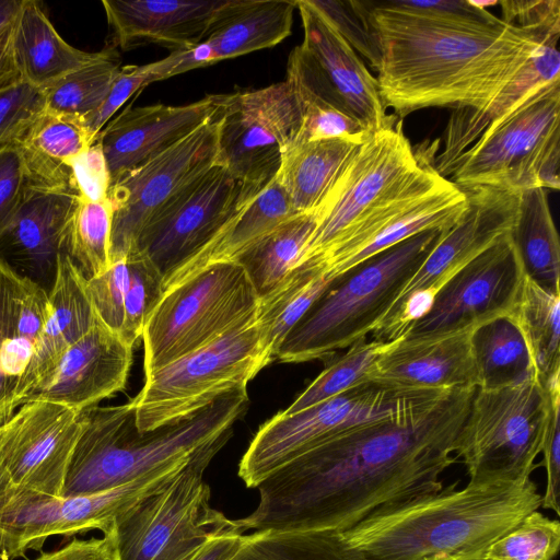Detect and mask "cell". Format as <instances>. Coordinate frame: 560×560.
I'll return each mask as SVG.
<instances>
[{
	"instance_id": "obj_31",
	"label": "cell",
	"mask_w": 560,
	"mask_h": 560,
	"mask_svg": "<svg viewBox=\"0 0 560 560\" xmlns=\"http://www.w3.org/2000/svg\"><path fill=\"white\" fill-rule=\"evenodd\" d=\"M12 49L21 79L39 90L97 60L104 52L80 50L67 43L35 0L21 2L13 22Z\"/></svg>"
},
{
	"instance_id": "obj_51",
	"label": "cell",
	"mask_w": 560,
	"mask_h": 560,
	"mask_svg": "<svg viewBox=\"0 0 560 560\" xmlns=\"http://www.w3.org/2000/svg\"><path fill=\"white\" fill-rule=\"evenodd\" d=\"M147 85L149 83L144 66L120 67L104 102L95 112L83 117V122L94 142L114 114L130 96Z\"/></svg>"
},
{
	"instance_id": "obj_20",
	"label": "cell",
	"mask_w": 560,
	"mask_h": 560,
	"mask_svg": "<svg viewBox=\"0 0 560 560\" xmlns=\"http://www.w3.org/2000/svg\"><path fill=\"white\" fill-rule=\"evenodd\" d=\"M466 207L464 190L440 177L384 207L320 255L304 261L318 264L328 278L335 279L416 234L450 229Z\"/></svg>"
},
{
	"instance_id": "obj_46",
	"label": "cell",
	"mask_w": 560,
	"mask_h": 560,
	"mask_svg": "<svg viewBox=\"0 0 560 560\" xmlns=\"http://www.w3.org/2000/svg\"><path fill=\"white\" fill-rule=\"evenodd\" d=\"M288 80L298 94L302 109L300 130L293 143L341 139L360 145L371 136L357 118Z\"/></svg>"
},
{
	"instance_id": "obj_17",
	"label": "cell",
	"mask_w": 560,
	"mask_h": 560,
	"mask_svg": "<svg viewBox=\"0 0 560 560\" xmlns=\"http://www.w3.org/2000/svg\"><path fill=\"white\" fill-rule=\"evenodd\" d=\"M303 40L290 54L287 78L357 118L370 135L394 125L376 78L311 0H296Z\"/></svg>"
},
{
	"instance_id": "obj_3",
	"label": "cell",
	"mask_w": 560,
	"mask_h": 560,
	"mask_svg": "<svg viewBox=\"0 0 560 560\" xmlns=\"http://www.w3.org/2000/svg\"><path fill=\"white\" fill-rule=\"evenodd\" d=\"M540 505L530 478L462 489L453 482L384 505L339 534L371 560H477Z\"/></svg>"
},
{
	"instance_id": "obj_43",
	"label": "cell",
	"mask_w": 560,
	"mask_h": 560,
	"mask_svg": "<svg viewBox=\"0 0 560 560\" xmlns=\"http://www.w3.org/2000/svg\"><path fill=\"white\" fill-rule=\"evenodd\" d=\"M119 69L116 47L104 48L97 60L42 90L45 108L82 118L92 114L106 98Z\"/></svg>"
},
{
	"instance_id": "obj_33",
	"label": "cell",
	"mask_w": 560,
	"mask_h": 560,
	"mask_svg": "<svg viewBox=\"0 0 560 560\" xmlns=\"http://www.w3.org/2000/svg\"><path fill=\"white\" fill-rule=\"evenodd\" d=\"M15 143L22 152L31 187L77 190L70 161L94 141L82 117L45 108Z\"/></svg>"
},
{
	"instance_id": "obj_25",
	"label": "cell",
	"mask_w": 560,
	"mask_h": 560,
	"mask_svg": "<svg viewBox=\"0 0 560 560\" xmlns=\"http://www.w3.org/2000/svg\"><path fill=\"white\" fill-rule=\"evenodd\" d=\"M80 200L72 188L31 187L0 234V259L20 276L50 290L66 226Z\"/></svg>"
},
{
	"instance_id": "obj_1",
	"label": "cell",
	"mask_w": 560,
	"mask_h": 560,
	"mask_svg": "<svg viewBox=\"0 0 560 560\" xmlns=\"http://www.w3.org/2000/svg\"><path fill=\"white\" fill-rule=\"evenodd\" d=\"M475 389H453L320 442L267 476L238 530L351 528L377 509L441 490Z\"/></svg>"
},
{
	"instance_id": "obj_42",
	"label": "cell",
	"mask_w": 560,
	"mask_h": 560,
	"mask_svg": "<svg viewBox=\"0 0 560 560\" xmlns=\"http://www.w3.org/2000/svg\"><path fill=\"white\" fill-rule=\"evenodd\" d=\"M113 210L108 199L90 201L80 196L63 234L67 254L85 279L100 276L110 266Z\"/></svg>"
},
{
	"instance_id": "obj_24",
	"label": "cell",
	"mask_w": 560,
	"mask_h": 560,
	"mask_svg": "<svg viewBox=\"0 0 560 560\" xmlns=\"http://www.w3.org/2000/svg\"><path fill=\"white\" fill-rule=\"evenodd\" d=\"M49 315L48 292L0 259V423L21 406Z\"/></svg>"
},
{
	"instance_id": "obj_28",
	"label": "cell",
	"mask_w": 560,
	"mask_h": 560,
	"mask_svg": "<svg viewBox=\"0 0 560 560\" xmlns=\"http://www.w3.org/2000/svg\"><path fill=\"white\" fill-rule=\"evenodd\" d=\"M560 33L547 36L516 75L481 109H453L434 168L444 178L453 173L458 158L483 133L493 129L533 93L560 80Z\"/></svg>"
},
{
	"instance_id": "obj_12",
	"label": "cell",
	"mask_w": 560,
	"mask_h": 560,
	"mask_svg": "<svg viewBox=\"0 0 560 560\" xmlns=\"http://www.w3.org/2000/svg\"><path fill=\"white\" fill-rule=\"evenodd\" d=\"M442 393L365 380L299 412H279L258 429L240 460L238 477L247 488H256L271 472L330 436Z\"/></svg>"
},
{
	"instance_id": "obj_21",
	"label": "cell",
	"mask_w": 560,
	"mask_h": 560,
	"mask_svg": "<svg viewBox=\"0 0 560 560\" xmlns=\"http://www.w3.org/2000/svg\"><path fill=\"white\" fill-rule=\"evenodd\" d=\"M462 189L467 197L464 213L444 233L397 302L415 298L430 308L438 291L448 279L512 231L518 214L521 192L490 186Z\"/></svg>"
},
{
	"instance_id": "obj_56",
	"label": "cell",
	"mask_w": 560,
	"mask_h": 560,
	"mask_svg": "<svg viewBox=\"0 0 560 560\" xmlns=\"http://www.w3.org/2000/svg\"><path fill=\"white\" fill-rule=\"evenodd\" d=\"M35 560H116V557L110 539L103 536L73 538L58 549L42 552Z\"/></svg>"
},
{
	"instance_id": "obj_7",
	"label": "cell",
	"mask_w": 560,
	"mask_h": 560,
	"mask_svg": "<svg viewBox=\"0 0 560 560\" xmlns=\"http://www.w3.org/2000/svg\"><path fill=\"white\" fill-rule=\"evenodd\" d=\"M259 303L234 260L209 264L166 288L141 336L145 376L256 318Z\"/></svg>"
},
{
	"instance_id": "obj_29",
	"label": "cell",
	"mask_w": 560,
	"mask_h": 560,
	"mask_svg": "<svg viewBox=\"0 0 560 560\" xmlns=\"http://www.w3.org/2000/svg\"><path fill=\"white\" fill-rule=\"evenodd\" d=\"M86 290L98 319L133 347L165 288L149 257L132 250L113 259L100 276L86 279Z\"/></svg>"
},
{
	"instance_id": "obj_5",
	"label": "cell",
	"mask_w": 560,
	"mask_h": 560,
	"mask_svg": "<svg viewBox=\"0 0 560 560\" xmlns=\"http://www.w3.org/2000/svg\"><path fill=\"white\" fill-rule=\"evenodd\" d=\"M447 230L416 234L335 278L287 335L276 359H326L366 338Z\"/></svg>"
},
{
	"instance_id": "obj_10",
	"label": "cell",
	"mask_w": 560,
	"mask_h": 560,
	"mask_svg": "<svg viewBox=\"0 0 560 560\" xmlns=\"http://www.w3.org/2000/svg\"><path fill=\"white\" fill-rule=\"evenodd\" d=\"M548 412L549 392L536 375L516 385L476 388L454 446L469 482L530 478Z\"/></svg>"
},
{
	"instance_id": "obj_45",
	"label": "cell",
	"mask_w": 560,
	"mask_h": 560,
	"mask_svg": "<svg viewBox=\"0 0 560 560\" xmlns=\"http://www.w3.org/2000/svg\"><path fill=\"white\" fill-rule=\"evenodd\" d=\"M559 546V521L536 510L491 544L477 560H553Z\"/></svg>"
},
{
	"instance_id": "obj_2",
	"label": "cell",
	"mask_w": 560,
	"mask_h": 560,
	"mask_svg": "<svg viewBox=\"0 0 560 560\" xmlns=\"http://www.w3.org/2000/svg\"><path fill=\"white\" fill-rule=\"evenodd\" d=\"M357 1L381 51L378 93L402 119L427 107L481 109L560 28L483 24Z\"/></svg>"
},
{
	"instance_id": "obj_54",
	"label": "cell",
	"mask_w": 560,
	"mask_h": 560,
	"mask_svg": "<svg viewBox=\"0 0 560 560\" xmlns=\"http://www.w3.org/2000/svg\"><path fill=\"white\" fill-rule=\"evenodd\" d=\"M498 4L504 23L530 28H560L559 0H504Z\"/></svg>"
},
{
	"instance_id": "obj_58",
	"label": "cell",
	"mask_w": 560,
	"mask_h": 560,
	"mask_svg": "<svg viewBox=\"0 0 560 560\" xmlns=\"http://www.w3.org/2000/svg\"><path fill=\"white\" fill-rule=\"evenodd\" d=\"M243 535L225 534L208 540L189 560H231L242 545Z\"/></svg>"
},
{
	"instance_id": "obj_38",
	"label": "cell",
	"mask_w": 560,
	"mask_h": 560,
	"mask_svg": "<svg viewBox=\"0 0 560 560\" xmlns=\"http://www.w3.org/2000/svg\"><path fill=\"white\" fill-rule=\"evenodd\" d=\"M332 280L318 264L303 261L294 265L279 285L260 299L257 320L264 349L271 361L290 330Z\"/></svg>"
},
{
	"instance_id": "obj_26",
	"label": "cell",
	"mask_w": 560,
	"mask_h": 560,
	"mask_svg": "<svg viewBox=\"0 0 560 560\" xmlns=\"http://www.w3.org/2000/svg\"><path fill=\"white\" fill-rule=\"evenodd\" d=\"M471 331L400 337L375 361L365 380L401 389H476Z\"/></svg>"
},
{
	"instance_id": "obj_39",
	"label": "cell",
	"mask_w": 560,
	"mask_h": 560,
	"mask_svg": "<svg viewBox=\"0 0 560 560\" xmlns=\"http://www.w3.org/2000/svg\"><path fill=\"white\" fill-rule=\"evenodd\" d=\"M315 224V210L296 213L234 259L244 268L260 299L275 290L296 264Z\"/></svg>"
},
{
	"instance_id": "obj_19",
	"label": "cell",
	"mask_w": 560,
	"mask_h": 560,
	"mask_svg": "<svg viewBox=\"0 0 560 560\" xmlns=\"http://www.w3.org/2000/svg\"><path fill=\"white\" fill-rule=\"evenodd\" d=\"M524 280L523 264L510 232L448 279L429 312L405 336L474 330L498 317L512 316Z\"/></svg>"
},
{
	"instance_id": "obj_13",
	"label": "cell",
	"mask_w": 560,
	"mask_h": 560,
	"mask_svg": "<svg viewBox=\"0 0 560 560\" xmlns=\"http://www.w3.org/2000/svg\"><path fill=\"white\" fill-rule=\"evenodd\" d=\"M258 195L246 189L224 166L214 163L148 220L133 250L149 257L161 272L165 288Z\"/></svg>"
},
{
	"instance_id": "obj_23",
	"label": "cell",
	"mask_w": 560,
	"mask_h": 560,
	"mask_svg": "<svg viewBox=\"0 0 560 560\" xmlns=\"http://www.w3.org/2000/svg\"><path fill=\"white\" fill-rule=\"evenodd\" d=\"M222 95H206L186 105L126 107L96 137L103 149L110 183L212 119L220 109Z\"/></svg>"
},
{
	"instance_id": "obj_37",
	"label": "cell",
	"mask_w": 560,
	"mask_h": 560,
	"mask_svg": "<svg viewBox=\"0 0 560 560\" xmlns=\"http://www.w3.org/2000/svg\"><path fill=\"white\" fill-rule=\"evenodd\" d=\"M477 388L495 389L535 375L524 336L512 316L489 320L471 331Z\"/></svg>"
},
{
	"instance_id": "obj_44",
	"label": "cell",
	"mask_w": 560,
	"mask_h": 560,
	"mask_svg": "<svg viewBox=\"0 0 560 560\" xmlns=\"http://www.w3.org/2000/svg\"><path fill=\"white\" fill-rule=\"evenodd\" d=\"M398 339L387 342L376 339L368 340L366 338L358 340L349 347L343 355L328 365L281 412L284 415L299 412L364 382L375 361L392 349Z\"/></svg>"
},
{
	"instance_id": "obj_14",
	"label": "cell",
	"mask_w": 560,
	"mask_h": 560,
	"mask_svg": "<svg viewBox=\"0 0 560 560\" xmlns=\"http://www.w3.org/2000/svg\"><path fill=\"white\" fill-rule=\"evenodd\" d=\"M301 120V104L288 79L258 90L223 94L217 163L246 189L260 194L277 177Z\"/></svg>"
},
{
	"instance_id": "obj_11",
	"label": "cell",
	"mask_w": 560,
	"mask_h": 560,
	"mask_svg": "<svg viewBox=\"0 0 560 560\" xmlns=\"http://www.w3.org/2000/svg\"><path fill=\"white\" fill-rule=\"evenodd\" d=\"M271 360L256 318L145 376L132 398L140 432L187 418L230 390L247 387Z\"/></svg>"
},
{
	"instance_id": "obj_48",
	"label": "cell",
	"mask_w": 560,
	"mask_h": 560,
	"mask_svg": "<svg viewBox=\"0 0 560 560\" xmlns=\"http://www.w3.org/2000/svg\"><path fill=\"white\" fill-rule=\"evenodd\" d=\"M45 110L43 91L25 81L0 91V148L16 142Z\"/></svg>"
},
{
	"instance_id": "obj_57",
	"label": "cell",
	"mask_w": 560,
	"mask_h": 560,
	"mask_svg": "<svg viewBox=\"0 0 560 560\" xmlns=\"http://www.w3.org/2000/svg\"><path fill=\"white\" fill-rule=\"evenodd\" d=\"M13 22L0 27V91L22 81L12 49Z\"/></svg>"
},
{
	"instance_id": "obj_55",
	"label": "cell",
	"mask_w": 560,
	"mask_h": 560,
	"mask_svg": "<svg viewBox=\"0 0 560 560\" xmlns=\"http://www.w3.org/2000/svg\"><path fill=\"white\" fill-rule=\"evenodd\" d=\"M215 63L212 51L206 42L192 47L171 51L165 58L144 65L148 83L165 80L174 75Z\"/></svg>"
},
{
	"instance_id": "obj_15",
	"label": "cell",
	"mask_w": 560,
	"mask_h": 560,
	"mask_svg": "<svg viewBox=\"0 0 560 560\" xmlns=\"http://www.w3.org/2000/svg\"><path fill=\"white\" fill-rule=\"evenodd\" d=\"M82 429V411L43 400L1 422L0 510L33 497L61 498Z\"/></svg>"
},
{
	"instance_id": "obj_53",
	"label": "cell",
	"mask_w": 560,
	"mask_h": 560,
	"mask_svg": "<svg viewBox=\"0 0 560 560\" xmlns=\"http://www.w3.org/2000/svg\"><path fill=\"white\" fill-rule=\"evenodd\" d=\"M388 5L424 15L436 18L498 24L501 19L486 9H480L469 0H384Z\"/></svg>"
},
{
	"instance_id": "obj_49",
	"label": "cell",
	"mask_w": 560,
	"mask_h": 560,
	"mask_svg": "<svg viewBox=\"0 0 560 560\" xmlns=\"http://www.w3.org/2000/svg\"><path fill=\"white\" fill-rule=\"evenodd\" d=\"M31 189L24 159L18 143L0 148V234L11 223Z\"/></svg>"
},
{
	"instance_id": "obj_16",
	"label": "cell",
	"mask_w": 560,
	"mask_h": 560,
	"mask_svg": "<svg viewBox=\"0 0 560 560\" xmlns=\"http://www.w3.org/2000/svg\"><path fill=\"white\" fill-rule=\"evenodd\" d=\"M190 457L104 491L61 498L33 497L0 511V560L40 551L51 536L71 537L97 529L107 535L115 521L164 487Z\"/></svg>"
},
{
	"instance_id": "obj_4",
	"label": "cell",
	"mask_w": 560,
	"mask_h": 560,
	"mask_svg": "<svg viewBox=\"0 0 560 560\" xmlns=\"http://www.w3.org/2000/svg\"><path fill=\"white\" fill-rule=\"evenodd\" d=\"M247 387L224 394L182 420L140 432L130 401L82 411L83 429L72 453L62 497L89 494L130 482L190 457L247 411Z\"/></svg>"
},
{
	"instance_id": "obj_52",
	"label": "cell",
	"mask_w": 560,
	"mask_h": 560,
	"mask_svg": "<svg viewBox=\"0 0 560 560\" xmlns=\"http://www.w3.org/2000/svg\"><path fill=\"white\" fill-rule=\"evenodd\" d=\"M72 179L79 195L90 201L107 199L110 175L100 141L70 161Z\"/></svg>"
},
{
	"instance_id": "obj_47",
	"label": "cell",
	"mask_w": 560,
	"mask_h": 560,
	"mask_svg": "<svg viewBox=\"0 0 560 560\" xmlns=\"http://www.w3.org/2000/svg\"><path fill=\"white\" fill-rule=\"evenodd\" d=\"M322 11L346 42L378 71L381 51L377 39L355 0H311Z\"/></svg>"
},
{
	"instance_id": "obj_8",
	"label": "cell",
	"mask_w": 560,
	"mask_h": 560,
	"mask_svg": "<svg viewBox=\"0 0 560 560\" xmlns=\"http://www.w3.org/2000/svg\"><path fill=\"white\" fill-rule=\"evenodd\" d=\"M431 158L413 151L401 119L371 135L315 209V228L296 264L320 255L384 207L442 177Z\"/></svg>"
},
{
	"instance_id": "obj_27",
	"label": "cell",
	"mask_w": 560,
	"mask_h": 560,
	"mask_svg": "<svg viewBox=\"0 0 560 560\" xmlns=\"http://www.w3.org/2000/svg\"><path fill=\"white\" fill-rule=\"evenodd\" d=\"M224 0H103L114 47L154 44L171 51L201 43Z\"/></svg>"
},
{
	"instance_id": "obj_34",
	"label": "cell",
	"mask_w": 560,
	"mask_h": 560,
	"mask_svg": "<svg viewBox=\"0 0 560 560\" xmlns=\"http://www.w3.org/2000/svg\"><path fill=\"white\" fill-rule=\"evenodd\" d=\"M358 148L341 139L292 143L282 155L276 178L293 208L314 211Z\"/></svg>"
},
{
	"instance_id": "obj_35",
	"label": "cell",
	"mask_w": 560,
	"mask_h": 560,
	"mask_svg": "<svg viewBox=\"0 0 560 560\" xmlns=\"http://www.w3.org/2000/svg\"><path fill=\"white\" fill-rule=\"evenodd\" d=\"M511 237L527 278L551 293H560V245L545 188L521 192Z\"/></svg>"
},
{
	"instance_id": "obj_41",
	"label": "cell",
	"mask_w": 560,
	"mask_h": 560,
	"mask_svg": "<svg viewBox=\"0 0 560 560\" xmlns=\"http://www.w3.org/2000/svg\"><path fill=\"white\" fill-rule=\"evenodd\" d=\"M231 560H371L337 530L253 532Z\"/></svg>"
},
{
	"instance_id": "obj_18",
	"label": "cell",
	"mask_w": 560,
	"mask_h": 560,
	"mask_svg": "<svg viewBox=\"0 0 560 560\" xmlns=\"http://www.w3.org/2000/svg\"><path fill=\"white\" fill-rule=\"evenodd\" d=\"M218 155L219 112L180 141L114 179L107 195L113 210L110 261L133 250L148 220L217 163Z\"/></svg>"
},
{
	"instance_id": "obj_22",
	"label": "cell",
	"mask_w": 560,
	"mask_h": 560,
	"mask_svg": "<svg viewBox=\"0 0 560 560\" xmlns=\"http://www.w3.org/2000/svg\"><path fill=\"white\" fill-rule=\"evenodd\" d=\"M132 362V347L101 320L68 348L21 405L43 400L78 411L122 390Z\"/></svg>"
},
{
	"instance_id": "obj_40",
	"label": "cell",
	"mask_w": 560,
	"mask_h": 560,
	"mask_svg": "<svg viewBox=\"0 0 560 560\" xmlns=\"http://www.w3.org/2000/svg\"><path fill=\"white\" fill-rule=\"evenodd\" d=\"M512 317L524 336L542 386L560 381V293L542 289L525 275Z\"/></svg>"
},
{
	"instance_id": "obj_6",
	"label": "cell",
	"mask_w": 560,
	"mask_h": 560,
	"mask_svg": "<svg viewBox=\"0 0 560 560\" xmlns=\"http://www.w3.org/2000/svg\"><path fill=\"white\" fill-rule=\"evenodd\" d=\"M228 431L194 453L160 490L121 514L105 535L116 560H189L208 540L242 534L234 520L210 505L205 471L231 439Z\"/></svg>"
},
{
	"instance_id": "obj_32",
	"label": "cell",
	"mask_w": 560,
	"mask_h": 560,
	"mask_svg": "<svg viewBox=\"0 0 560 560\" xmlns=\"http://www.w3.org/2000/svg\"><path fill=\"white\" fill-rule=\"evenodd\" d=\"M296 0H224L203 42L215 62L278 45L291 34Z\"/></svg>"
},
{
	"instance_id": "obj_30",
	"label": "cell",
	"mask_w": 560,
	"mask_h": 560,
	"mask_svg": "<svg viewBox=\"0 0 560 560\" xmlns=\"http://www.w3.org/2000/svg\"><path fill=\"white\" fill-rule=\"evenodd\" d=\"M48 299L50 315L33 358L24 396L68 348L100 322L86 290L85 277L62 252L58 256L56 276L48 291Z\"/></svg>"
},
{
	"instance_id": "obj_9",
	"label": "cell",
	"mask_w": 560,
	"mask_h": 560,
	"mask_svg": "<svg viewBox=\"0 0 560 560\" xmlns=\"http://www.w3.org/2000/svg\"><path fill=\"white\" fill-rule=\"evenodd\" d=\"M560 80L533 93L457 160L459 188L490 186L515 192L560 187Z\"/></svg>"
},
{
	"instance_id": "obj_36",
	"label": "cell",
	"mask_w": 560,
	"mask_h": 560,
	"mask_svg": "<svg viewBox=\"0 0 560 560\" xmlns=\"http://www.w3.org/2000/svg\"><path fill=\"white\" fill-rule=\"evenodd\" d=\"M298 212L275 178L208 247L183 267L165 289L205 266L234 260L246 247Z\"/></svg>"
},
{
	"instance_id": "obj_50",
	"label": "cell",
	"mask_w": 560,
	"mask_h": 560,
	"mask_svg": "<svg viewBox=\"0 0 560 560\" xmlns=\"http://www.w3.org/2000/svg\"><path fill=\"white\" fill-rule=\"evenodd\" d=\"M549 392V412L542 440V466L546 469V488L541 494V505L560 514V382L545 387Z\"/></svg>"
}]
</instances>
